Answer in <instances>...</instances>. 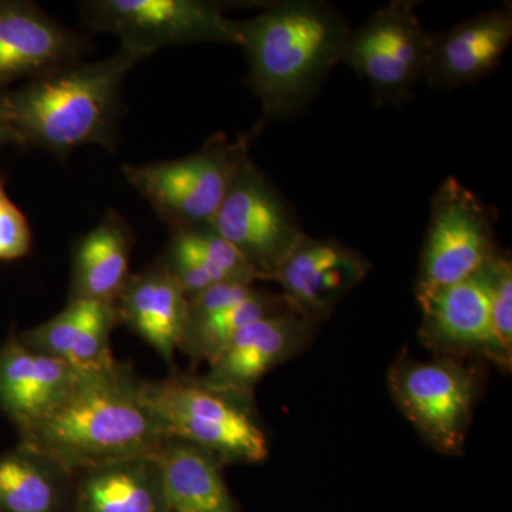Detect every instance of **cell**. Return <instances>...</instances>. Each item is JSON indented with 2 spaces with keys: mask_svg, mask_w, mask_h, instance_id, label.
<instances>
[{
  "mask_svg": "<svg viewBox=\"0 0 512 512\" xmlns=\"http://www.w3.org/2000/svg\"><path fill=\"white\" fill-rule=\"evenodd\" d=\"M116 308L119 320L173 365L187 323L188 298L160 261L130 276Z\"/></svg>",
  "mask_w": 512,
  "mask_h": 512,
  "instance_id": "cell-17",
  "label": "cell"
},
{
  "mask_svg": "<svg viewBox=\"0 0 512 512\" xmlns=\"http://www.w3.org/2000/svg\"><path fill=\"white\" fill-rule=\"evenodd\" d=\"M33 245L32 228L26 215L13 202L0 175V261H18Z\"/></svg>",
  "mask_w": 512,
  "mask_h": 512,
  "instance_id": "cell-26",
  "label": "cell"
},
{
  "mask_svg": "<svg viewBox=\"0 0 512 512\" xmlns=\"http://www.w3.org/2000/svg\"><path fill=\"white\" fill-rule=\"evenodd\" d=\"M84 25L119 37L120 46L146 57L167 47L194 43H241L238 20L218 3L202 0H90Z\"/></svg>",
  "mask_w": 512,
  "mask_h": 512,
  "instance_id": "cell-6",
  "label": "cell"
},
{
  "mask_svg": "<svg viewBox=\"0 0 512 512\" xmlns=\"http://www.w3.org/2000/svg\"><path fill=\"white\" fill-rule=\"evenodd\" d=\"M256 291L258 289L254 285L232 284V282L212 285L211 288L188 299V315L185 326L201 322V320L211 318L215 313L245 302L254 296Z\"/></svg>",
  "mask_w": 512,
  "mask_h": 512,
  "instance_id": "cell-27",
  "label": "cell"
},
{
  "mask_svg": "<svg viewBox=\"0 0 512 512\" xmlns=\"http://www.w3.org/2000/svg\"><path fill=\"white\" fill-rule=\"evenodd\" d=\"M389 386L404 416L431 447L446 454L461 451L476 397L473 369L448 357L419 362L403 356L390 370Z\"/></svg>",
  "mask_w": 512,
  "mask_h": 512,
  "instance_id": "cell-10",
  "label": "cell"
},
{
  "mask_svg": "<svg viewBox=\"0 0 512 512\" xmlns=\"http://www.w3.org/2000/svg\"><path fill=\"white\" fill-rule=\"evenodd\" d=\"M512 39V9H494L431 33L423 79L433 89L453 90L493 72Z\"/></svg>",
  "mask_w": 512,
  "mask_h": 512,
  "instance_id": "cell-15",
  "label": "cell"
},
{
  "mask_svg": "<svg viewBox=\"0 0 512 512\" xmlns=\"http://www.w3.org/2000/svg\"><path fill=\"white\" fill-rule=\"evenodd\" d=\"M416 5L394 0L350 33L342 63L366 80L377 106L412 99L426 72L431 33L421 26Z\"/></svg>",
  "mask_w": 512,
  "mask_h": 512,
  "instance_id": "cell-7",
  "label": "cell"
},
{
  "mask_svg": "<svg viewBox=\"0 0 512 512\" xmlns=\"http://www.w3.org/2000/svg\"><path fill=\"white\" fill-rule=\"evenodd\" d=\"M170 512H238L220 461L185 441L168 439L157 451Z\"/></svg>",
  "mask_w": 512,
  "mask_h": 512,
  "instance_id": "cell-21",
  "label": "cell"
},
{
  "mask_svg": "<svg viewBox=\"0 0 512 512\" xmlns=\"http://www.w3.org/2000/svg\"><path fill=\"white\" fill-rule=\"evenodd\" d=\"M20 439L76 476L109 461L154 456L168 437L143 383L116 362L79 372L62 402L20 431Z\"/></svg>",
  "mask_w": 512,
  "mask_h": 512,
  "instance_id": "cell-1",
  "label": "cell"
},
{
  "mask_svg": "<svg viewBox=\"0 0 512 512\" xmlns=\"http://www.w3.org/2000/svg\"><path fill=\"white\" fill-rule=\"evenodd\" d=\"M143 392L168 439L201 448L220 463L255 464L268 457V441L248 402L183 376L143 383Z\"/></svg>",
  "mask_w": 512,
  "mask_h": 512,
  "instance_id": "cell-5",
  "label": "cell"
},
{
  "mask_svg": "<svg viewBox=\"0 0 512 512\" xmlns=\"http://www.w3.org/2000/svg\"><path fill=\"white\" fill-rule=\"evenodd\" d=\"M497 252L493 211L457 178H446L431 201L416 296L470 278Z\"/></svg>",
  "mask_w": 512,
  "mask_h": 512,
  "instance_id": "cell-8",
  "label": "cell"
},
{
  "mask_svg": "<svg viewBox=\"0 0 512 512\" xmlns=\"http://www.w3.org/2000/svg\"><path fill=\"white\" fill-rule=\"evenodd\" d=\"M495 335L505 352L512 355V262L507 252L498 251L485 265Z\"/></svg>",
  "mask_w": 512,
  "mask_h": 512,
  "instance_id": "cell-25",
  "label": "cell"
},
{
  "mask_svg": "<svg viewBox=\"0 0 512 512\" xmlns=\"http://www.w3.org/2000/svg\"><path fill=\"white\" fill-rule=\"evenodd\" d=\"M315 326L293 311L256 320L239 330L198 380L215 392L248 402L266 373L308 345Z\"/></svg>",
  "mask_w": 512,
  "mask_h": 512,
  "instance_id": "cell-14",
  "label": "cell"
},
{
  "mask_svg": "<svg viewBox=\"0 0 512 512\" xmlns=\"http://www.w3.org/2000/svg\"><path fill=\"white\" fill-rule=\"evenodd\" d=\"M238 25L248 84L266 120L286 119L311 103L342 63L352 33L338 10L315 0L268 3Z\"/></svg>",
  "mask_w": 512,
  "mask_h": 512,
  "instance_id": "cell-3",
  "label": "cell"
},
{
  "mask_svg": "<svg viewBox=\"0 0 512 512\" xmlns=\"http://www.w3.org/2000/svg\"><path fill=\"white\" fill-rule=\"evenodd\" d=\"M292 311L284 295L256 291L247 301L238 303L201 322L185 326L180 349L197 362L211 365L224 352L235 335L256 320L276 313Z\"/></svg>",
  "mask_w": 512,
  "mask_h": 512,
  "instance_id": "cell-23",
  "label": "cell"
},
{
  "mask_svg": "<svg viewBox=\"0 0 512 512\" xmlns=\"http://www.w3.org/2000/svg\"><path fill=\"white\" fill-rule=\"evenodd\" d=\"M3 146H18L20 147V140L18 134L10 127L5 113H3L2 106H0V147Z\"/></svg>",
  "mask_w": 512,
  "mask_h": 512,
  "instance_id": "cell-28",
  "label": "cell"
},
{
  "mask_svg": "<svg viewBox=\"0 0 512 512\" xmlns=\"http://www.w3.org/2000/svg\"><path fill=\"white\" fill-rule=\"evenodd\" d=\"M134 232L119 211L109 210L74 245L69 299L116 303L130 279Z\"/></svg>",
  "mask_w": 512,
  "mask_h": 512,
  "instance_id": "cell-18",
  "label": "cell"
},
{
  "mask_svg": "<svg viewBox=\"0 0 512 512\" xmlns=\"http://www.w3.org/2000/svg\"><path fill=\"white\" fill-rule=\"evenodd\" d=\"M92 43L26 0H0V93L80 62Z\"/></svg>",
  "mask_w": 512,
  "mask_h": 512,
  "instance_id": "cell-12",
  "label": "cell"
},
{
  "mask_svg": "<svg viewBox=\"0 0 512 512\" xmlns=\"http://www.w3.org/2000/svg\"><path fill=\"white\" fill-rule=\"evenodd\" d=\"M79 372L10 336L0 345V413L20 431L52 412L72 390Z\"/></svg>",
  "mask_w": 512,
  "mask_h": 512,
  "instance_id": "cell-16",
  "label": "cell"
},
{
  "mask_svg": "<svg viewBox=\"0 0 512 512\" xmlns=\"http://www.w3.org/2000/svg\"><path fill=\"white\" fill-rule=\"evenodd\" d=\"M72 477L52 458L20 444L0 454V512H60Z\"/></svg>",
  "mask_w": 512,
  "mask_h": 512,
  "instance_id": "cell-22",
  "label": "cell"
},
{
  "mask_svg": "<svg viewBox=\"0 0 512 512\" xmlns=\"http://www.w3.org/2000/svg\"><path fill=\"white\" fill-rule=\"evenodd\" d=\"M143 56L119 47L97 62H74L0 93V106L20 147L66 157L86 146L114 147L123 87Z\"/></svg>",
  "mask_w": 512,
  "mask_h": 512,
  "instance_id": "cell-2",
  "label": "cell"
},
{
  "mask_svg": "<svg viewBox=\"0 0 512 512\" xmlns=\"http://www.w3.org/2000/svg\"><path fill=\"white\" fill-rule=\"evenodd\" d=\"M76 512H170L156 456L109 461L77 473Z\"/></svg>",
  "mask_w": 512,
  "mask_h": 512,
  "instance_id": "cell-19",
  "label": "cell"
},
{
  "mask_svg": "<svg viewBox=\"0 0 512 512\" xmlns=\"http://www.w3.org/2000/svg\"><path fill=\"white\" fill-rule=\"evenodd\" d=\"M249 158V137H211L188 156L143 164H123L121 174L175 229L211 225L235 174Z\"/></svg>",
  "mask_w": 512,
  "mask_h": 512,
  "instance_id": "cell-4",
  "label": "cell"
},
{
  "mask_svg": "<svg viewBox=\"0 0 512 512\" xmlns=\"http://www.w3.org/2000/svg\"><path fill=\"white\" fill-rule=\"evenodd\" d=\"M423 313L420 336L440 357L483 356L510 370L512 355L495 335L485 266L470 278L416 296Z\"/></svg>",
  "mask_w": 512,
  "mask_h": 512,
  "instance_id": "cell-11",
  "label": "cell"
},
{
  "mask_svg": "<svg viewBox=\"0 0 512 512\" xmlns=\"http://www.w3.org/2000/svg\"><path fill=\"white\" fill-rule=\"evenodd\" d=\"M170 232L160 262L188 299L212 285L225 282L254 285L259 281L254 269L212 225Z\"/></svg>",
  "mask_w": 512,
  "mask_h": 512,
  "instance_id": "cell-20",
  "label": "cell"
},
{
  "mask_svg": "<svg viewBox=\"0 0 512 512\" xmlns=\"http://www.w3.org/2000/svg\"><path fill=\"white\" fill-rule=\"evenodd\" d=\"M119 320L116 303L86 301V309L77 338L74 340L69 365L77 372H93L113 366L110 336Z\"/></svg>",
  "mask_w": 512,
  "mask_h": 512,
  "instance_id": "cell-24",
  "label": "cell"
},
{
  "mask_svg": "<svg viewBox=\"0 0 512 512\" xmlns=\"http://www.w3.org/2000/svg\"><path fill=\"white\" fill-rule=\"evenodd\" d=\"M211 225L237 249L259 281H272L306 235L288 202L251 157L239 167Z\"/></svg>",
  "mask_w": 512,
  "mask_h": 512,
  "instance_id": "cell-9",
  "label": "cell"
},
{
  "mask_svg": "<svg viewBox=\"0 0 512 512\" xmlns=\"http://www.w3.org/2000/svg\"><path fill=\"white\" fill-rule=\"evenodd\" d=\"M370 262L336 239L302 238L272 281L292 311L319 323L369 274Z\"/></svg>",
  "mask_w": 512,
  "mask_h": 512,
  "instance_id": "cell-13",
  "label": "cell"
}]
</instances>
